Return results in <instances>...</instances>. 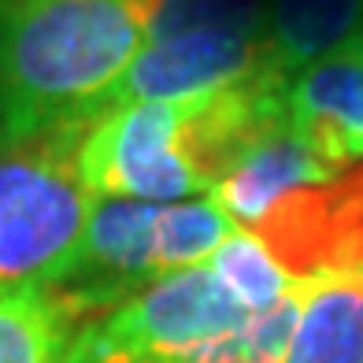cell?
<instances>
[{"instance_id": "cell-8", "label": "cell", "mask_w": 363, "mask_h": 363, "mask_svg": "<svg viewBox=\"0 0 363 363\" xmlns=\"http://www.w3.org/2000/svg\"><path fill=\"white\" fill-rule=\"evenodd\" d=\"M363 26V0H271L267 48L282 78H293L311 60L356 38Z\"/></svg>"}, {"instance_id": "cell-6", "label": "cell", "mask_w": 363, "mask_h": 363, "mask_svg": "<svg viewBox=\"0 0 363 363\" xmlns=\"http://www.w3.org/2000/svg\"><path fill=\"white\" fill-rule=\"evenodd\" d=\"M337 174H345V167L330 163L308 141H301L293 134L289 119H286L263 141H256L252 152L245 156L208 196L234 219V226L252 230L278 201H286L289 193L334 182Z\"/></svg>"}, {"instance_id": "cell-12", "label": "cell", "mask_w": 363, "mask_h": 363, "mask_svg": "<svg viewBox=\"0 0 363 363\" xmlns=\"http://www.w3.org/2000/svg\"><path fill=\"white\" fill-rule=\"evenodd\" d=\"M193 30H267L263 0H163L148 41H167Z\"/></svg>"}, {"instance_id": "cell-10", "label": "cell", "mask_w": 363, "mask_h": 363, "mask_svg": "<svg viewBox=\"0 0 363 363\" xmlns=\"http://www.w3.org/2000/svg\"><path fill=\"white\" fill-rule=\"evenodd\" d=\"M208 267L219 274V282L252 315H263V311L278 308L296 289V278L271 256L267 245L252 230H241V226L216 249V256L208 259Z\"/></svg>"}, {"instance_id": "cell-4", "label": "cell", "mask_w": 363, "mask_h": 363, "mask_svg": "<svg viewBox=\"0 0 363 363\" xmlns=\"http://www.w3.org/2000/svg\"><path fill=\"white\" fill-rule=\"evenodd\" d=\"M256 78H282L271 63L267 30H193L167 41H148L108 89L96 119L134 104L189 101Z\"/></svg>"}, {"instance_id": "cell-11", "label": "cell", "mask_w": 363, "mask_h": 363, "mask_svg": "<svg viewBox=\"0 0 363 363\" xmlns=\"http://www.w3.org/2000/svg\"><path fill=\"white\" fill-rule=\"evenodd\" d=\"M234 219L211 201V196H189V201L160 204L156 245H160V271H186L201 267L216 256L219 245L234 234Z\"/></svg>"}, {"instance_id": "cell-1", "label": "cell", "mask_w": 363, "mask_h": 363, "mask_svg": "<svg viewBox=\"0 0 363 363\" xmlns=\"http://www.w3.org/2000/svg\"><path fill=\"white\" fill-rule=\"evenodd\" d=\"M163 0H0V145L93 126Z\"/></svg>"}, {"instance_id": "cell-7", "label": "cell", "mask_w": 363, "mask_h": 363, "mask_svg": "<svg viewBox=\"0 0 363 363\" xmlns=\"http://www.w3.org/2000/svg\"><path fill=\"white\" fill-rule=\"evenodd\" d=\"M282 363H363V263L301 278V315Z\"/></svg>"}, {"instance_id": "cell-2", "label": "cell", "mask_w": 363, "mask_h": 363, "mask_svg": "<svg viewBox=\"0 0 363 363\" xmlns=\"http://www.w3.org/2000/svg\"><path fill=\"white\" fill-rule=\"evenodd\" d=\"M86 130L0 145V289H56L71 274L96 204L78 167Z\"/></svg>"}, {"instance_id": "cell-3", "label": "cell", "mask_w": 363, "mask_h": 363, "mask_svg": "<svg viewBox=\"0 0 363 363\" xmlns=\"http://www.w3.org/2000/svg\"><path fill=\"white\" fill-rule=\"evenodd\" d=\"M182 101L174 104H134L96 119L78 148V167L89 193L115 201L174 204L189 196H208L186 156L182 138Z\"/></svg>"}, {"instance_id": "cell-5", "label": "cell", "mask_w": 363, "mask_h": 363, "mask_svg": "<svg viewBox=\"0 0 363 363\" xmlns=\"http://www.w3.org/2000/svg\"><path fill=\"white\" fill-rule=\"evenodd\" d=\"M286 119L296 138L337 167L363 160V34L289 78Z\"/></svg>"}, {"instance_id": "cell-9", "label": "cell", "mask_w": 363, "mask_h": 363, "mask_svg": "<svg viewBox=\"0 0 363 363\" xmlns=\"http://www.w3.org/2000/svg\"><path fill=\"white\" fill-rule=\"evenodd\" d=\"M71 326L52 289H0V363H63Z\"/></svg>"}]
</instances>
